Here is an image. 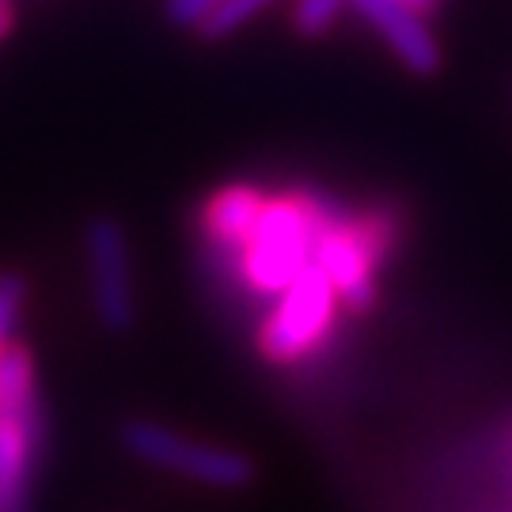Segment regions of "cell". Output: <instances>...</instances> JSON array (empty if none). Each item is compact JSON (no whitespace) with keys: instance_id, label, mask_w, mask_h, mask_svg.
I'll use <instances>...</instances> for the list:
<instances>
[{"instance_id":"2","label":"cell","mask_w":512,"mask_h":512,"mask_svg":"<svg viewBox=\"0 0 512 512\" xmlns=\"http://www.w3.org/2000/svg\"><path fill=\"white\" fill-rule=\"evenodd\" d=\"M46 440L35 357L8 342L0 349V512H31L35 471Z\"/></svg>"},{"instance_id":"10","label":"cell","mask_w":512,"mask_h":512,"mask_svg":"<svg viewBox=\"0 0 512 512\" xmlns=\"http://www.w3.org/2000/svg\"><path fill=\"white\" fill-rule=\"evenodd\" d=\"M346 0H296L293 27L304 38H319L323 31H330V23L338 19Z\"/></svg>"},{"instance_id":"13","label":"cell","mask_w":512,"mask_h":512,"mask_svg":"<svg viewBox=\"0 0 512 512\" xmlns=\"http://www.w3.org/2000/svg\"><path fill=\"white\" fill-rule=\"evenodd\" d=\"M12 27H16V12H12V4H8V0H0V38H8Z\"/></svg>"},{"instance_id":"9","label":"cell","mask_w":512,"mask_h":512,"mask_svg":"<svg viewBox=\"0 0 512 512\" xmlns=\"http://www.w3.org/2000/svg\"><path fill=\"white\" fill-rule=\"evenodd\" d=\"M266 4H274V0H220L217 8L198 23V35H202L205 42L228 38L232 31H239L243 23H251Z\"/></svg>"},{"instance_id":"8","label":"cell","mask_w":512,"mask_h":512,"mask_svg":"<svg viewBox=\"0 0 512 512\" xmlns=\"http://www.w3.org/2000/svg\"><path fill=\"white\" fill-rule=\"evenodd\" d=\"M262 205H266V194L251 183L220 186L217 194H209L198 213V228H202L209 251L224 255V251L239 247L243 236L255 228Z\"/></svg>"},{"instance_id":"6","label":"cell","mask_w":512,"mask_h":512,"mask_svg":"<svg viewBox=\"0 0 512 512\" xmlns=\"http://www.w3.org/2000/svg\"><path fill=\"white\" fill-rule=\"evenodd\" d=\"M84 255L92 281V308L107 334H129L137 323V289L126 228L114 217H92L84 228Z\"/></svg>"},{"instance_id":"11","label":"cell","mask_w":512,"mask_h":512,"mask_svg":"<svg viewBox=\"0 0 512 512\" xmlns=\"http://www.w3.org/2000/svg\"><path fill=\"white\" fill-rule=\"evenodd\" d=\"M23 304H27V277L0 274V349L8 346V338H12V327H16Z\"/></svg>"},{"instance_id":"7","label":"cell","mask_w":512,"mask_h":512,"mask_svg":"<svg viewBox=\"0 0 512 512\" xmlns=\"http://www.w3.org/2000/svg\"><path fill=\"white\" fill-rule=\"evenodd\" d=\"M349 4L380 31V38L414 76H433L440 69L437 35L429 31L418 8H410L406 0H349Z\"/></svg>"},{"instance_id":"1","label":"cell","mask_w":512,"mask_h":512,"mask_svg":"<svg viewBox=\"0 0 512 512\" xmlns=\"http://www.w3.org/2000/svg\"><path fill=\"white\" fill-rule=\"evenodd\" d=\"M323 213L327 202L315 194H274V198L266 194L255 228L243 236L239 247L224 251L220 262L251 293L277 296L315 262Z\"/></svg>"},{"instance_id":"4","label":"cell","mask_w":512,"mask_h":512,"mask_svg":"<svg viewBox=\"0 0 512 512\" xmlns=\"http://www.w3.org/2000/svg\"><path fill=\"white\" fill-rule=\"evenodd\" d=\"M118 440L133 459H141L156 471L179 475L213 490H247L255 486L258 463L228 444H205L171 429L156 418H126L118 425Z\"/></svg>"},{"instance_id":"5","label":"cell","mask_w":512,"mask_h":512,"mask_svg":"<svg viewBox=\"0 0 512 512\" xmlns=\"http://www.w3.org/2000/svg\"><path fill=\"white\" fill-rule=\"evenodd\" d=\"M338 289L319 262H311L293 285L277 293L274 311L258 327V353L270 365H296L319 346L334 327Z\"/></svg>"},{"instance_id":"12","label":"cell","mask_w":512,"mask_h":512,"mask_svg":"<svg viewBox=\"0 0 512 512\" xmlns=\"http://www.w3.org/2000/svg\"><path fill=\"white\" fill-rule=\"evenodd\" d=\"M217 4L220 0H164V16H167V23H175V27H194V31H198V23H202Z\"/></svg>"},{"instance_id":"3","label":"cell","mask_w":512,"mask_h":512,"mask_svg":"<svg viewBox=\"0 0 512 512\" xmlns=\"http://www.w3.org/2000/svg\"><path fill=\"white\" fill-rule=\"evenodd\" d=\"M399 239V220L391 209H372V213H342L327 202L319 239H315V262L327 270L338 296L353 311H368L376 300L372 274L376 266L391 255Z\"/></svg>"},{"instance_id":"14","label":"cell","mask_w":512,"mask_h":512,"mask_svg":"<svg viewBox=\"0 0 512 512\" xmlns=\"http://www.w3.org/2000/svg\"><path fill=\"white\" fill-rule=\"evenodd\" d=\"M410 8H418V12H437V4L440 0H406Z\"/></svg>"}]
</instances>
